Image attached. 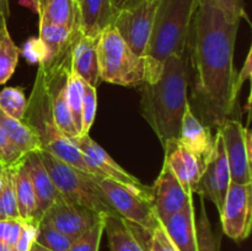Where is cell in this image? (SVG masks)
Instances as JSON below:
<instances>
[{"label":"cell","instance_id":"obj_2","mask_svg":"<svg viewBox=\"0 0 252 251\" xmlns=\"http://www.w3.org/2000/svg\"><path fill=\"white\" fill-rule=\"evenodd\" d=\"M189 51L174 54L165 61L164 69L155 83L143 84L142 113L162 145L179 139L182 116L189 105L191 78Z\"/></svg>","mask_w":252,"mask_h":251},{"label":"cell","instance_id":"obj_30","mask_svg":"<svg viewBox=\"0 0 252 251\" xmlns=\"http://www.w3.org/2000/svg\"><path fill=\"white\" fill-rule=\"evenodd\" d=\"M73 239L66 236L51 224L42 220L38 225L36 243L51 251H68Z\"/></svg>","mask_w":252,"mask_h":251},{"label":"cell","instance_id":"obj_15","mask_svg":"<svg viewBox=\"0 0 252 251\" xmlns=\"http://www.w3.org/2000/svg\"><path fill=\"white\" fill-rule=\"evenodd\" d=\"M162 148L165 154L164 162H166L174 171L185 191L193 194L199 177L203 172V164L201 160L179 139L167 140Z\"/></svg>","mask_w":252,"mask_h":251},{"label":"cell","instance_id":"obj_4","mask_svg":"<svg viewBox=\"0 0 252 251\" xmlns=\"http://www.w3.org/2000/svg\"><path fill=\"white\" fill-rule=\"evenodd\" d=\"M22 121L36 133L38 139L41 140L42 152L54 155L80 171L102 176L97 170L91 167L86 162L80 150L74 147L69 139L63 137V134L57 128L43 71L39 68L31 95L27 100L26 112Z\"/></svg>","mask_w":252,"mask_h":251},{"label":"cell","instance_id":"obj_32","mask_svg":"<svg viewBox=\"0 0 252 251\" xmlns=\"http://www.w3.org/2000/svg\"><path fill=\"white\" fill-rule=\"evenodd\" d=\"M105 217L100 216L97 220L79 238L71 243L68 251H98L100 248L101 238L105 228Z\"/></svg>","mask_w":252,"mask_h":251},{"label":"cell","instance_id":"obj_47","mask_svg":"<svg viewBox=\"0 0 252 251\" xmlns=\"http://www.w3.org/2000/svg\"><path fill=\"white\" fill-rule=\"evenodd\" d=\"M76 1H79V0H76Z\"/></svg>","mask_w":252,"mask_h":251},{"label":"cell","instance_id":"obj_1","mask_svg":"<svg viewBox=\"0 0 252 251\" xmlns=\"http://www.w3.org/2000/svg\"><path fill=\"white\" fill-rule=\"evenodd\" d=\"M240 21H228L216 0H198L191 37L189 62L194 74L189 103L208 128H220L233 118L238 103L234 49Z\"/></svg>","mask_w":252,"mask_h":251},{"label":"cell","instance_id":"obj_39","mask_svg":"<svg viewBox=\"0 0 252 251\" xmlns=\"http://www.w3.org/2000/svg\"><path fill=\"white\" fill-rule=\"evenodd\" d=\"M216 2L228 21H241L245 17L243 0H216Z\"/></svg>","mask_w":252,"mask_h":251},{"label":"cell","instance_id":"obj_5","mask_svg":"<svg viewBox=\"0 0 252 251\" xmlns=\"http://www.w3.org/2000/svg\"><path fill=\"white\" fill-rule=\"evenodd\" d=\"M42 162L65 201L91 209L101 216H118L96 182V175L80 171L47 152H39ZM120 217V216H118Z\"/></svg>","mask_w":252,"mask_h":251},{"label":"cell","instance_id":"obj_17","mask_svg":"<svg viewBox=\"0 0 252 251\" xmlns=\"http://www.w3.org/2000/svg\"><path fill=\"white\" fill-rule=\"evenodd\" d=\"M26 164L31 176L32 186L37 199V218L41 223L44 213L53 206L56 202L63 199L61 192L54 185L48 171L42 162L39 152L30 153L26 155Z\"/></svg>","mask_w":252,"mask_h":251},{"label":"cell","instance_id":"obj_7","mask_svg":"<svg viewBox=\"0 0 252 251\" xmlns=\"http://www.w3.org/2000/svg\"><path fill=\"white\" fill-rule=\"evenodd\" d=\"M95 180L113 211L128 223L150 233L160 221L149 199L130 191L115 180L105 176H95Z\"/></svg>","mask_w":252,"mask_h":251},{"label":"cell","instance_id":"obj_34","mask_svg":"<svg viewBox=\"0 0 252 251\" xmlns=\"http://www.w3.org/2000/svg\"><path fill=\"white\" fill-rule=\"evenodd\" d=\"M145 245L148 251H179L167 235L161 221H159L150 233L145 231Z\"/></svg>","mask_w":252,"mask_h":251},{"label":"cell","instance_id":"obj_36","mask_svg":"<svg viewBox=\"0 0 252 251\" xmlns=\"http://www.w3.org/2000/svg\"><path fill=\"white\" fill-rule=\"evenodd\" d=\"M24 220L17 219H2L0 220V241L10 248H15Z\"/></svg>","mask_w":252,"mask_h":251},{"label":"cell","instance_id":"obj_27","mask_svg":"<svg viewBox=\"0 0 252 251\" xmlns=\"http://www.w3.org/2000/svg\"><path fill=\"white\" fill-rule=\"evenodd\" d=\"M199 199H201V208H199L201 211H199L198 220L196 221L198 251H220L221 231L214 230L207 214L204 198L201 194Z\"/></svg>","mask_w":252,"mask_h":251},{"label":"cell","instance_id":"obj_31","mask_svg":"<svg viewBox=\"0 0 252 251\" xmlns=\"http://www.w3.org/2000/svg\"><path fill=\"white\" fill-rule=\"evenodd\" d=\"M27 107V98L22 88H5L0 91V108L11 117L22 121Z\"/></svg>","mask_w":252,"mask_h":251},{"label":"cell","instance_id":"obj_18","mask_svg":"<svg viewBox=\"0 0 252 251\" xmlns=\"http://www.w3.org/2000/svg\"><path fill=\"white\" fill-rule=\"evenodd\" d=\"M193 204L194 202L191 201L177 213L160 219L167 235L179 251H198Z\"/></svg>","mask_w":252,"mask_h":251},{"label":"cell","instance_id":"obj_33","mask_svg":"<svg viewBox=\"0 0 252 251\" xmlns=\"http://www.w3.org/2000/svg\"><path fill=\"white\" fill-rule=\"evenodd\" d=\"M97 110V93L96 88L83 80V106H81V133L89 134Z\"/></svg>","mask_w":252,"mask_h":251},{"label":"cell","instance_id":"obj_22","mask_svg":"<svg viewBox=\"0 0 252 251\" xmlns=\"http://www.w3.org/2000/svg\"><path fill=\"white\" fill-rule=\"evenodd\" d=\"M14 184L20 218L38 226L37 199L33 186H32L29 167L26 164V157L14 167Z\"/></svg>","mask_w":252,"mask_h":251},{"label":"cell","instance_id":"obj_42","mask_svg":"<svg viewBox=\"0 0 252 251\" xmlns=\"http://www.w3.org/2000/svg\"><path fill=\"white\" fill-rule=\"evenodd\" d=\"M19 4L30 9L33 14L39 15L41 11V0H19Z\"/></svg>","mask_w":252,"mask_h":251},{"label":"cell","instance_id":"obj_21","mask_svg":"<svg viewBox=\"0 0 252 251\" xmlns=\"http://www.w3.org/2000/svg\"><path fill=\"white\" fill-rule=\"evenodd\" d=\"M80 30L84 34L98 37L107 26L113 24L117 12L111 0H79Z\"/></svg>","mask_w":252,"mask_h":251},{"label":"cell","instance_id":"obj_14","mask_svg":"<svg viewBox=\"0 0 252 251\" xmlns=\"http://www.w3.org/2000/svg\"><path fill=\"white\" fill-rule=\"evenodd\" d=\"M100 216L101 214L95 213L91 209L74 204L63 198L56 202L44 213L42 220L75 240L81 234L85 233Z\"/></svg>","mask_w":252,"mask_h":251},{"label":"cell","instance_id":"obj_16","mask_svg":"<svg viewBox=\"0 0 252 251\" xmlns=\"http://www.w3.org/2000/svg\"><path fill=\"white\" fill-rule=\"evenodd\" d=\"M179 140L201 160L204 169L207 160L213 152L214 135L212 134L211 128L204 126L194 116L189 103L186 106L182 116Z\"/></svg>","mask_w":252,"mask_h":251},{"label":"cell","instance_id":"obj_25","mask_svg":"<svg viewBox=\"0 0 252 251\" xmlns=\"http://www.w3.org/2000/svg\"><path fill=\"white\" fill-rule=\"evenodd\" d=\"M80 33V29L71 30L65 26H62V25L52 24V22L39 20L38 38L41 39L42 43L44 44L47 49L46 59L57 56L62 51H64L66 47L71 46L76 41V38H78Z\"/></svg>","mask_w":252,"mask_h":251},{"label":"cell","instance_id":"obj_45","mask_svg":"<svg viewBox=\"0 0 252 251\" xmlns=\"http://www.w3.org/2000/svg\"><path fill=\"white\" fill-rule=\"evenodd\" d=\"M0 251H15V249L10 248V246L5 245V244H2L1 241H0Z\"/></svg>","mask_w":252,"mask_h":251},{"label":"cell","instance_id":"obj_24","mask_svg":"<svg viewBox=\"0 0 252 251\" xmlns=\"http://www.w3.org/2000/svg\"><path fill=\"white\" fill-rule=\"evenodd\" d=\"M39 20L62 25L68 29H80V11L76 0H41Z\"/></svg>","mask_w":252,"mask_h":251},{"label":"cell","instance_id":"obj_38","mask_svg":"<svg viewBox=\"0 0 252 251\" xmlns=\"http://www.w3.org/2000/svg\"><path fill=\"white\" fill-rule=\"evenodd\" d=\"M37 233H38V226L34 224L25 221L22 223L21 230H20L19 239L15 244V251H30L32 245L36 243Z\"/></svg>","mask_w":252,"mask_h":251},{"label":"cell","instance_id":"obj_12","mask_svg":"<svg viewBox=\"0 0 252 251\" xmlns=\"http://www.w3.org/2000/svg\"><path fill=\"white\" fill-rule=\"evenodd\" d=\"M218 129L223 138L231 182L240 185L252 184V157L246 150L245 127L240 121L228 118Z\"/></svg>","mask_w":252,"mask_h":251},{"label":"cell","instance_id":"obj_40","mask_svg":"<svg viewBox=\"0 0 252 251\" xmlns=\"http://www.w3.org/2000/svg\"><path fill=\"white\" fill-rule=\"evenodd\" d=\"M251 52L252 49L250 48L248 57H246L245 59V64H244L243 69L240 70V73L236 74V90H238L239 93H240L241 86L245 84V81L251 80Z\"/></svg>","mask_w":252,"mask_h":251},{"label":"cell","instance_id":"obj_10","mask_svg":"<svg viewBox=\"0 0 252 251\" xmlns=\"http://www.w3.org/2000/svg\"><path fill=\"white\" fill-rule=\"evenodd\" d=\"M252 221V184L230 182L220 212L221 231L233 240L249 238Z\"/></svg>","mask_w":252,"mask_h":251},{"label":"cell","instance_id":"obj_44","mask_svg":"<svg viewBox=\"0 0 252 251\" xmlns=\"http://www.w3.org/2000/svg\"><path fill=\"white\" fill-rule=\"evenodd\" d=\"M30 251H51V250H48V249L43 248V246H41V245H39V244L34 243L33 245H32L31 250H30Z\"/></svg>","mask_w":252,"mask_h":251},{"label":"cell","instance_id":"obj_28","mask_svg":"<svg viewBox=\"0 0 252 251\" xmlns=\"http://www.w3.org/2000/svg\"><path fill=\"white\" fill-rule=\"evenodd\" d=\"M17 218H20V216L16 192H15L14 167H7L4 170L1 188H0V220Z\"/></svg>","mask_w":252,"mask_h":251},{"label":"cell","instance_id":"obj_9","mask_svg":"<svg viewBox=\"0 0 252 251\" xmlns=\"http://www.w3.org/2000/svg\"><path fill=\"white\" fill-rule=\"evenodd\" d=\"M69 142L80 150L86 162L91 167L97 170L102 176L125 185L130 191L135 192L137 194L152 202V187L142 184L134 175L126 171L90 135H76V137L69 139Z\"/></svg>","mask_w":252,"mask_h":251},{"label":"cell","instance_id":"obj_29","mask_svg":"<svg viewBox=\"0 0 252 251\" xmlns=\"http://www.w3.org/2000/svg\"><path fill=\"white\" fill-rule=\"evenodd\" d=\"M66 100H68L69 111L78 134L81 133V106H83V80L70 70L66 83Z\"/></svg>","mask_w":252,"mask_h":251},{"label":"cell","instance_id":"obj_26","mask_svg":"<svg viewBox=\"0 0 252 251\" xmlns=\"http://www.w3.org/2000/svg\"><path fill=\"white\" fill-rule=\"evenodd\" d=\"M19 57L20 49L14 43L7 30V17L2 16L0 19V85L12 76Z\"/></svg>","mask_w":252,"mask_h":251},{"label":"cell","instance_id":"obj_23","mask_svg":"<svg viewBox=\"0 0 252 251\" xmlns=\"http://www.w3.org/2000/svg\"><path fill=\"white\" fill-rule=\"evenodd\" d=\"M0 128L11 140L15 147L19 148L25 155L33 152H42L41 140L36 133L24 122L16 120L0 108Z\"/></svg>","mask_w":252,"mask_h":251},{"label":"cell","instance_id":"obj_43","mask_svg":"<svg viewBox=\"0 0 252 251\" xmlns=\"http://www.w3.org/2000/svg\"><path fill=\"white\" fill-rule=\"evenodd\" d=\"M9 17V0H0V19Z\"/></svg>","mask_w":252,"mask_h":251},{"label":"cell","instance_id":"obj_13","mask_svg":"<svg viewBox=\"0 0 252 251\" xmlns=\"http://www.w3.org/2000/svg\"><path fill=\"white\" fill-rule=\"evenodd\" d=\"M191 201H193V194L185 191L174 171L164 162L159 176L152 186V204L159 220L177 213Z\"/></svg>","mask_w":252,"mask_h":251},{"label":"cell","instance_id":"obj_3","mask_svg":"<svg viewBox=\"0 0 252 251\" xmlns=\"http://www.w3.org/2000/svg\"><path fill=\"white\" fill-rule=\"evenodd\" d=\"M197 4L198 0H160L143 56L144 84H153L160 78L170 56L189 49Z\"/></svg>","mask_w":252,"mask_h":251},{"label":"cell","instance_id":"obj_37","mask_svg":"<svg viewBox=\"0 0 252 251\" xmlns=\"http://www.w3.org/2000/svg\"><path fill=\"white\" fill-rule=\"evenodd\" d=\"M22 54L30 63L41 64L47 58V49L38 37H32L24 44Z\"/></svg>","mask_w":252,"mask_h":251},{"label":"cell","instance_id":"obj_35","mask_svg":"<svg viewBox=\"0 0 252 251\" xmlns=\"http://www.w3.org/2000/svg\"><path fill=\"white\" fill-rule=\"evenodd\" d=\"M25 157H26V155L19 148L12 144L11 140L6 137V134L0 128V164L5 169L15 167Z\"/></svg>","mask_w":252,"mask_h":251},{"label":"cell","instance_id":"obj_46","mask_svg":"<svg viewBox=\"0 0 252 251\" xmlns=\"http://www.w3.org/2000/svg\"><path fill=\"white\" fill-rule=\"evenodd\" d=\"M4 170L5 167L0 164V188H1V184H2V175H4Z\"/></svg>","mask_w":252,"mask_h":251},{"label":"cell","instance_id":"obj_20","mask_svg":"<svg viewBox=\"0 0 252 251\" xmlns=\"http://www.w3.org/2000/svg\"><path fill=\"white\" fill-rule=\"evenodd\" d=\"M98 37L86 36L81 32L76 39L73 53H71L73 71L81 80L94 88H97L98 84L101 83L97 59Z\"/></svg>","mask_w":252,"mask_h":251},{"label":"cell","instance_id":"obj_8","mask_svg":"<svg viewBox=\"0 0 252 251\" xmlns=\"http://www.w3.org/2000/svg\"><path fill=\"white\" fill-rule=\"evenodd\" d=\"M160 0H143L130 9L117 12L113 26L130 49L143 58L149 42Z\"/></svg>","mask_w":252,"mask_h":251},{"label":"cell","instance_id":"obj_11","mask_svg":"<svg viewBox=\"0 0 252 251\" xmlns=\"http://www.w3.org/2000/svg\"><path fill=\"white\" fill-rule=\"evenodd\" d=\"M230 182V171L224 149L223 138L219 129H217L214 135L213 152L204 165L203 172L199 177L193 193L201 194L203 198L213 202L220 214Z\"/></svg>","mask_w":252,"mask_h":251},{"label":"cell","instance_id":"obj_6","mask_svg":"<svg viewBox=\"0 0 252 251\" xmlns=\"http://www.w3.org/2000/svg\"><path fill=\"white\" fill-rule=\"evenodd\" d=\"M97 59L101 81L128 88L144 84L143 58L128 47L113 25L98 37Z\"/></svg>","mask_w":252,"mask_h":251},{"label":"cell","instance_id":"obj_19","mask_svg":"<svg viewBox=\"0 0 252 251\" xmlns=\"http://www.w3.org/2000/svg\"><path fill=\"white\" fill-rule=\"evenodd\" d=\"M110 251H148L145 231L118 216H106L105 228Z\"/></svg>","mask_w":252,"mask_h":251},{"label":"cell","instance_id":"obj_41","mask_svg":"<svg viewBox=\"0 0 252 251\" xmlns=\"http://www.w3.org/2000/svg\"><path fill=\"white\" fill-rule=\"evenodd\" d=\"M143 0H111L112 6L116 12H120L122 11V10L130 9V7L135 6V5H138Z\"/></svg>","mask_w":252,"mask_h":251}]
</instances>
